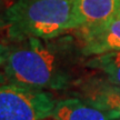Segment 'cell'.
Instances as JSON below:
<instances>
[{
	"instance_id": "6da1fadb",
	"label": "cell",
	"mask_w": 120,
	"mask_h": 120,
	"mask_svg": "<svg viewBox=\"0 0 120 120\" xmlns=\"http://www.w3.org/2000/svg\"><path fill=\"white\" fill-rule=\"evenodd\" d=\"M85 58L71 34L9 41L4 73L7 82L42 90H66L82 79ZM86 68V67H85Z\"/></svg>"
},
{
	"instance_id": "7a4b0ae2",
	"label": "cell",
	"mask_w": 120,
	"mask_h": 120,
	"mask_svg": "<svg viewBox=\"0 0 120 120\" xmlns=\"http://www.w3.org/2000/svg\"><path fill=\"white\" fill-rule=\"evenodd\" d=\"M76 0H15L0 16L9 41L53 38L80 28Z\"/></svg>"
},
{
	"instance_id": "3957f363",
	"label": "cell",
	"mask_w": 120,
	"mask_h": 120,
	"mask_svg": "<svg viewBox=\"0 0 120 120\" xmlns=\"http://www.w3.org/2000/svg\"><path fill=\"white\" fill-rule=\"evenodd\" d=\"M55 103L48 90L0 83V120H46L51 117Z\"/></svg>"
},
{
	"instance_id": "277c9868",
	"label": "cell",
	"mask_w": 120,
	"mask_h": 120,
	"mask_svg": "<svg viewBox=\"0 0 120 120\" xmlns=\"http://www.w3.org/2000/svg\"><path fill=\"white\" fill-rule=\"evenodd\" d=\"M79 43L83 56L120 51V15L98 25L79 28Z\"/></svg>"
},
{
	"instance_id": "5b68a950",
	"label": "cell",
	"mask_w": 120,
	"mask_h": 120,
	"mask_svg": "<svg viewBox=\"0 0 120 120\" xmlns=\"http://www.w3.org/2000/svg\"><path fill=\"white\" fill-rule=\"evenodd\" d=\"M78 86L79 96L92 105L110 112L120 120V86L107 80L82 79Z\"/></svg>"
},
{
	"instance_id": "8992f818",
	"label": "cell",
	"mask_w": 120,
	"mask_h": 120,
	"mask_svg": "<svg viewBox=\"0 0 120 120\" xmlns=\"http://www.w3.org/2000/svg\"><path fill=\"white\" fill-rule=\"evenodd\" d=\"M53 120H119L115 115L82 98L58 100L51 112Z\"/></svg>"
},
{
	"instance_id": "52a82bcc",
	"label": "cell",
	"mask_w": 120,
	"mask_h": 120,
	"mask_svg": "<svg viewBox=\"0 0 120 120\" xmlns=\"http://www.w3.org/2000/svg\"><path fill=\"white\" fill-rule=\"evenodd\" d=\"M80 28L98 25L120 15V0H76Z\"/></svg>"
},
{
	"instance_id": "ba28073f",
	"label": "cell",
	"mask_w": 120,
	"mask_h": 120,
	"mask_svg": "<svg viewBox=\"0 0 120 120\" xmlns=\"http://www.w3.org/2000/svg\"><path fill=\"white\" fill-rule=\"evenodd\" d=\"M86 69L101 72L110 83L120 86V51H111L87 57Z\"/></svg>"
},
{
	"instance_id": "9c48e42d",
	"label": "cell",
	"mask_w": 120,
	"mask_h": 120,
	"mask_svg": "<svg viewBox=\"0 0 120 120\" xmlns=\"http://www.w3.org/2000/svg\"><path fill=\"white\" fill-rule=\"evenodd\" d=\"M9 42H6L4 40L0 39V67H2L6 57H7V52H8Z\"/></svg>"
},
{
	"instance_id": "30bf717a",
	"label": "cell",
	"mask_w": 120,
	"mask_h": 120,
	"mask_svg": "<svg viewBox=\"0 0 120 120\" xmlns=\"http://www.w3.org/2000/svg\"><path fill=\"white\" fill-rule=\"evenodd\" d=\"M7 80H6V77H4V71H1L0 70V83H4V82H6Z\"/></svg>"
},
{
	"instance_id": "8fae6325",
	"label": "cell",
	"mask_w": 120,
	"mask_h": 120,
	"mask_svg": "<svg viewBox=\"0 0 120 120\" xmlns=\"http://www.w3.org/2000/svg\"><path fill=\"white\" fill-rule=\"evenodd\" d=\"M0 2H1V0H0Z\"/></svg>"
}]
</instances>
